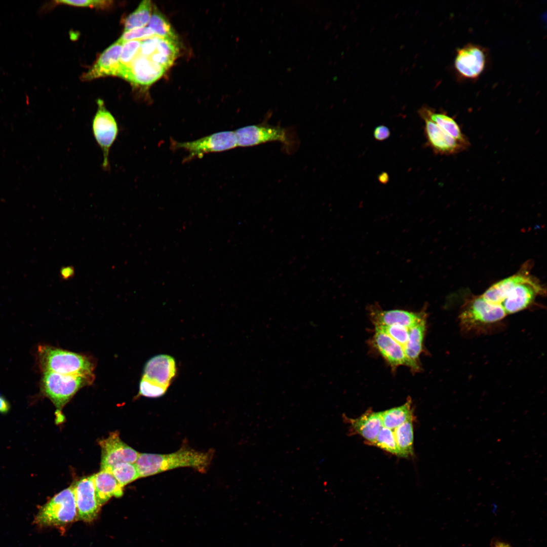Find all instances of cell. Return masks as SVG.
Here are the masks:
<instances>
[{"mask_svg":"<svg viewBox=\"0 0 547 547\" xmlns=\"http://www.w3.org/2000/svg\"><path fill=\"white\" fill-rule=\"evenodd\" d=\"M153 36H155L153 32L148 27H144L124 31L119 39L125 42L133 40L142 41Z\"/></svg>","mask_w":547,"mask_h":547,"instance_id":"33","label":"cell"},{"mask_svg":"<svg viewBox=\"0 0 547 547\" xmlns=\"http://www.w3.org/2000/svg\"><path fill=\"white\" fill-rule=\"evenodd\" d=\"M178 53L179 42L159 37L155 50L148 57L167 70L173 65Z\"/></svg>","mask_w":547,"mask_h":547,"instance_id":"24","label":"cell"},{"mask_svg":"<svg viewBox=\"0 0 547 547\" xmlns=\"http://www.w3.org/2000/svg\"><path fill=\"white\" fill-rule=\"evenodd\" d=\"M390 134L389 129L384 125L377 126L373 132L375 139L378 141H382L387 139Z\"/></svg>","mask_w":547,"mask_h":547,"instance_id":"36","label":"cell"},{"mask_svg":"<svg viewBox=\"0 0 547 547\" xmlns=\"http://www.w3.org/2000/svg\"><path fill=\"white\" fill-rule=\"evenodd\" d=\"M94 377V375H64L44 372L41 388L45 396L60 411L80 389L91 384Z\"/></svg>","mask_w":547,"mask_h":547,"instance_id":"4","label":"cell"},{"mask_svg":"<svg viewBox=\"0 0 547 547\" xmlns=\"http://www.w3.org/2000/svg\"><path fill=\"white\" fill-rule=\"evenodd\" d=\"M413 418L408 419L394 431L400 456L402 457H408L413 454Z\"/></svg>","mask_w":547,"mask_h":547,"instance_id":"26","label":"cell"},{"mask_svg":"<svg viewBox=\"0 0 547 547\" xmlns=\"http://www.w3.org/2000/svg\"><path fill=\"white\" fill-rule=\"evenodd\" d=\"M10 408L8 402L0 393V413H7Z\"/></svg>","mask_w":547,"mask_h":547,"instance_id":"37","label":"cell"},{"mask_svg":"<svg viewBox=\"0 0 547 547\" xmlns=\"http://www.w3.org/2000/svg\"><path fill=\"white\" fill-rule=\"evenodd\" d=\"M486 64L485 50L478 45L467 44L457 50L454 67L462 77L477 78L483 71Z\"/></svg>","mask_w":547,"mask_h":547,"instance_id":"12","label":"cell"},{"mask_svg":"<svg viewBox=\"0 0 547 547\" xmlns=\"http://www.w3.org/2000/svg\"><path fill=\"white\" fill-rule=\"evenodd\" d=\"M101 449V470L108 471L121 462L135 463L140 453L124 443L116 431L99 441Z\"/></svg>","mask_w":547,"mask_h":547,"instance_id":"10","label":"cell"},{"mask_svg":"<svg viewBox=\"0 0 547 547\" xmlns=\"http://www.w3.org/2000/svg\"><path fill=\"white\" fill-rule=\"evenodd\" d=\"M421 113V116L428 118L446 133L466 148L470 146V143L467 138L462 133L460 126L453 118L446 113L435 112L427 108L422 109Z\"/></svg>","mask_w":547,"mask_h":547,"instance_id":"23","label":"cell"},{"mask_svg":"<svg viewBox=\"0 0 547 547\" xmlns=\"http://www.w3.org/2000/svg\"><path fill=\"white\" fill-rule=\"evenodd\" d=\"M153 4L149 0L141 2L137 8L126 18L124 31L146 27L150 20Z\"/></svg>","mask_w":547,"mask_h":547,"instance_id":"27","label":"cell"},{"mask_svg":"<svg viewBox=\"0 0 547 547\" xmlns=\"http://www.w3.org/2000/svg\"><path fill=\"white\" fill-rule=\"evenodd\" d=\"M492 547H512L508 543L498 540H494L492 543Z\"/></svg>","mask_w":547,"mask_h":547,"instance_id":"38","label":"cell"},{"mask_svg":"<svg viewBox=\"0 0 547 547\" xmlns=\"http://www.w3.org/2000/svg\"><path fill=\"white\" fill-rule=\"evenodd\" d=\"M148 27L157 36L179 42L178 36L173 28L166 18L154 5Z\"/></svg>","mask_w":547,"mask_h":547,"instance_id":"28","label":"cell"},{"mask_svg":"<svg viewBox=\"0 0 547 547\" xmlns=\"http://www.w3.org/2000/svg\"><path fill=\"white\" fill-rule=\"evenodd\" d=\"M238 146L249 147L278 141L288 145L290 138L287 130L280 126L254 125L235 131Z\"/></svg>","mask_w":547,"mask_h":547,"instance_id":"9","label":"cell"},{"mask_svg":"<svg viewBox=\"0 0 547 547\" xmlns=\"http://www.w3.org/2000/svg\"><path fill=\"white\" fill-rule=\"evenodd\" d=\"M124 43L119 39L105 50L93 66L82 76V79L88 81L109 75L117 76Z\"/></svg>","mask_w":547,"mask_h":547,"instance_id":"15","label":"cell"},{"mask_svg":"<svg viewBox=\"0 0 547 547\" xmlns=\"http://www.w3.org/2000/svg\"><path fill=\"white\" fill-rule=\"evenodd\" d=\"M141 41L133 40L124 42L121 50L120 65L128 67L138 55Z\"/></svg>","mask_w":547,"mask_h":547,"instance_id":"32","label":"cell"},{"mask_svg":"<svg viewBox=\"0 0 547 547\" xmlns=\"http://www.w3.org/2000/svg\"><path fill=\"white\" fill-rule=\"evenodd\" d=\"M349 422L353 430L372 444L383 426L381 412L366 413Z\"/></svg>","mask_w":547,"mask_h":547,"instance_id":"21","label":"cell"},{"mask_svg":"<svg viewBox=\"0 0 547 547\" xmlns=\"http://www.w3.org/2000/svg\"><path fill=\"white\" fill-rule=\"evenodd\" d=\"M375 326L399 325L409 329L425 318L424 311L414 312L401 309L383 310L376 305L369 308Z\"/></svg>","mask_w":547,"mask_h":547,"instance_id":"16","label":"cell"},{"mask_svg":"<svg viewBox=\"0 0 547 547\" xmlns=\"http://www.w3.org/2000/svg\"><path fill=\"white\" fill-rule=\"evenodd\" d=\"M170 143L173 150L182 149L188 152L185 159L186 162L202 158L206 153L228 150L238 146L235 131L217 132L189 142H180L171 139Z\"/></svg>","mask_w":547,"mask_h":547,"instance_id":"6","label":"cell"},{"mask_svg":"<svg viewBox=\"0 0 547 547\" xmlns=\"http://www.w3.org/2000/svg\"><path fill=\"white\" fill-rule=\"evenodd\" d=\"M506 316L501 305L490 303L480 295L466 300L458 319L463 332L479 333L497 324Z\"/></svg>","mask_w":547,"mask_h":547,"instance_id":"3","label":"cell"},{"mask_svg":"<svg viewBox=\"0 0 547 547\" xmlns=\"http://www.w3.org/2000/svg\"><path fill=\"white\" fill-rule=\"evenodd\" d=\"M106 471L110 472L123 487L140 478L135 463H119Z\"/></svg>","mask_w":547,"mask_h":547,"instance_id":"29","label":"cell"},{"mask_svg":"<svg viewBox=\"0 0 547 547\" xmlns=\"http://www.w3.org/2000/svg\"><path fill=\"white\" fill-rule=\"evenodd\" d=\"M38 358L44 372L64 375H94V364L89 357L49 345H40Z\"/></svg>","mask_w":547,"mask_h":547,"instance_id":"2","label":"cell"},{"mask_svg":"<svg viewBox=\"0 0 547 547\" xmlns=\"http://www.w3.org/2000/svg\"><path fill=\"white\" fill-rule=\"evenodd\" d=\"M72 486L77 519L87 522L92 521L100 507L96 497L93 475L80 480Z\"/></svg>","mask_w":547,"mask_h":547,"instance_id":"13","label":"cell"},{"mask_svg":"<svg viewBox=\"0 0 547 547\" xmlns=\"http://www.w3.org/2000/svg\"><path fill=\"white\" fill-rule=\"evenodd\" d=\"M425 318L409 329L408 341L404 347L407 365L414 370L418 368V359L422 348L425 332Z\"/></svg>","mask_w":547,"mask_h":547,"instance_id":"22","label":"cell"},{"mask_svg":"<svg viewBox=\"0 0 547 547\" xmlns=\"http://www.w3.org/2000/svg\"><path fill=\"white\" fill-rule=\"evenodd\" d=\"M383 426L394 429L413 416L410 400L403 405L381 412Z\"/></svg>","mask_w":547,"mask_h":547,"instance_id":"25","label":"cell"},{"mask_svg":"<svg viewBox=\"0 0 547 547\" xmlns=\"http://www.w3.org/2000/svg\"><path fill=\"white\" fill-rule=\"evenodd\" d=\"M56 3L65 4L77 7H89L91 8H106L109 7L112 4L111 1H69L59 0L55 1Z\"/></svg>","mask_w":547,"mask_h":547,"instance_id":"34","label":"cell"},{"mask_svg":"<svg viewBox=\"0 0 547 547\" xmlns=\"http://www.w3.org/2000/svg\"><path fill=\"white\" fill-rule=\"evenodd\" d=\"M158 38L159 36L155 35L141 41L139 54L145 57L150 56L155 50Z\"/></svg>","mask_w":547,"mask_h":547,"instance_id":"35","label":"cell"},{"mask_svg":"<svg viewBox=\"0 0 547 547\" xmlns=\"http://www.w3.org/2000/svg\"><path fill=\"white\" fill-rule=\"evenodd\" d=\"M544 292L539 281L530 275L510 291L501 306L506 315L514 314L528 308L537 295Z\"/></svg>","mask_w":547,"mask_h":547,"instance_id":"11","label":"cell"},{"mask_svg":"<svg viewBox=\"0 0 547 547\" xmlns=\"http://www.w3.org/2000/svg\"><path fill=\"white\" fill-rule=\"evenodd\" d=\"M214 450L200 451L183 445L168 454L139 453L135 462L140 478L147 477L180 467L192 468L207 472L212 461Z\"/></svg>","mask_w":547,"mask_h":547,"instance_id":"1","label":"cell"},{"mask_svg":"<svg viewBox=\"0 0 547 547\" xmlns=\"http://www.w3.org/2000/svg\"><path fill=\"white\" fill-rule=\"evenodd\" d=\"M97 105L92 128L94 137L103 153L102 167L107 171L110 167L109 151L118 136L119 127L114 117L106 109L103 101L98 99Z\"/></svg>","mask_w":547,"mask_h":547,"instance_id":"7","label":"cell"},{"mask_svg":"<svg viewBox=\"0 0 547 547\" xmlns=\"http://www.w3.org/2000/svg\"><path fill=\"white\" fill-rule=\"evenodd\" d=\"M376 331L381 332L400 344L404 348L409 337V329L399 325L375 326Z\"/></svg>","mask_w":547,"mask_h":547,"instance_id":"31","label":"cell"},{"mask_svg":"<svg viewBox=\"0 0 547 547\" xmlns=\"http://www.w3.org/2000/svg\"><path fill=\"white\" fill-rule=\"evenodd\" d=\"M373 344L389 365L396 368L407 365V359L403 347L386 334L376 331Z\"/></svg>","mask_w":547,"mask_h":547,"instance_id":"19","label":"cell"},{"mask_svg":"<svg viewBox=\"0 0 547 547\" xmlns=\"http://www.w3.org/2000/svg\"><path fill=\"white\" fill-rule=\"evenodd\" d=\"M373 445L392 454L400 456L393 430L383 426Z\"/></svg>","mask_w":547,"mask_h":547,"instance_id":"30","label":"cell"},{"mask_svg":"<svg viewBox=\"0 0 547 547\" xmlns=\"http://www.w3.org/2000/svg\"><path fill=\"white\" fill-rule=\"evenodd\" d=\"M95 494L101 506L112 496L120 497L123 494V487L109 472L101 470L93 475Z\"/></svg>","mask_w":547,"mask_h":547,"instance_id":"20","label":"cell"},{"mask_svg":"<svg viewBox=\"0 0 547 547\" xmlns=\"http://www.w3.org/2000/svg\"><path fill=\"white\" fill-rule=\"evenodd\" d=\"M528 263H526L515 275L492 285L481 296L490 303L501 305L510 291L526 280L530 274Z\"/></svg>","mask_w":547,"mask_h":547,"instance_id":"18","label":"cell"},{"mask_svg":"<svg viewBox=\"0 0 547 547\" xmlns=\"http://www.w3.org/2000/svg\"><path fill=\"white\" fill-rule=\"evenodd\" d=\"M176 374L174 359L163 354L153 357L146 362L142 378L167 391Z\"/></svg>","mask_w":547,"mask_h":547,"instance_id":"14","label":"cell"},{"mask_svg":"<svg viewBox=\"0 0 547 547\" xmlns=\"http://www.w3.org/2000/svg\"><path fill=\"white\" fill-rule=\"evenodd\" d=\"M424 119L426 136L431 147L438 154L451 155L458 153L467 148L456 141L436 124L425 116Z\"/></svg>","mask_w":547,"mask_h":547,"instance_id":"17","label":"cell"},{"mask_svg":"<svg viewBox=\"0 0 547 547\" xmlns=\"http://www.w3.org/2000/svg\"><path fill=\"white\" fill-rule=\"evenodd\" d=\"M77 519L72 486L53 496L43 506L35 521L41 526H63Z\"/></svg>","mask_w":547,"mask_h":547,"instance_id":"5","label":"cell"},{"mask_svg":"<svg viewBox=\"0 0 547 547\" xmlns=\"http://www.w3.org/2000/svg\"><path fill=\"white\" fill-rule=\"evenodd\" d=\"M166 71L149 57L138 54L129 66H120L117 76L135 86L146 87L159 80Z\"/></svg>","mask_w":547,"mask_h":547,"instance_id":"8","label":"cell"}]
</instances>
